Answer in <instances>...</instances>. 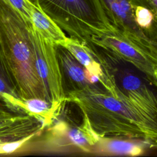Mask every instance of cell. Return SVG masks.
Here are the masks:
<instances>
[{"label":"cell","mask_w":157,"mask_h":157,"mask_svg":"<svg viewBox=\"0 0 157 157\" xmlns=\"http://www.w3.org/2000/svg\"><path fill=\"white\" fill-rule=\"evenodd\" d=\"M31 26L10 3L0 0V50L17 91L21 99L48 101L35 66Z\"/></svg>","instance_id":"1"},{"label":"cell","mask_w":157,"mask_h":157,"mask_svg":"<svg viewBox=\"0 0 157 157\" xmlns=\"http://www.w3.org/2000/svg\"><path fill=\"white\" fill-rule=\"evenodd\" d=\"M84 44L113 82L117 99L143 120L152 142H157V86L112 50L92 41Z\"/></svg>","instance_id":"2"},{"label":"cell","mask_w":157,"mask_h":157,"mask_svg":"<svg viewBox=\"0 0 157 157\" xmlns=\"http://www.w3.org/2000/svg\"><path fill=\"white\" fill-rule=\"evenodd\" d=\"M65 100L79 108L99 138L118 137L152 142L143 120L109 93L78 91L67 94Z\"/></svg>","instance_id":"3"},{"label":"cell","mask_w":157,"mask_h":157,"mask_svg":"<svg viewBox=\"0 0 157 157\" xmlns=\"http://www.w3.org/2000/svg\"><path fill=\"white\" fill-rule=\"evenodd\" d=\"M37 5L69 37L82 42L115 33L99 0H37Z\"/></svg>","instance_id":"4"},{"label":"cell","mask_w":157,"mask_h":157,"mask_svg":"<svg viewBox=\"0 0 157 157\" xmlns=\"http://www.w3.org/2000/svg\"><path fill=\"white\" fill-rule=\"evenodd\" d=\"M31 36L38 75L45 90L48 100L61 108L66 103L61 75L56 56V45L42 36L32 25Z\"/></svg>","instance_id":"5"},{"label":"cell","mask_w":157,"mask_h":157,"mask_svg":"<svg viewBox=\"0 0 157 157\" xmlns=\"http://www.w3.org/2000/svg\"><path fill=\"white\" fill-rule=\"evenodd\" d=\"M101 8L115 31L124 39L144 48L157 51L137 26L132 10L131 0H99Z\"/></svg>","instance_id":"6"},{"label":"cell","mask_w":157,"mask_h":157,"mask_svg":"<svg viewBox=\"0 0 157 157\" xmlns=\"http://www.w3.org/2000/svg\"><path fill=\"white\" fill-rule=\"evenodd\" d=\"M92 42L117 53L157 86V51L140 47L115 33L105 35Z\"/></svg>","instance_id":"7"},{"label":"cell","mask_w":157,"mask_h":157,"mask_svg":"<svg viewBox=\"0 0 157 157\" xmlns=\"http://www.w3.org/2000/svg\"><path fill=\"white\" fill-rule=\"evenodd\" d=\"M48 128L50 133L48 139L58 148H71L91 153L99 140L83 114L82 123L80 125H75L64 120H58L56 118Z\"/></svg>","instance_id":"8"},{"label":"cell","mask_w":157,"mask_h":157,"mask_svg":"<svg viewBox=\"0 0 157 157\" xmlns=\"http://www.w3.org/2000/svg\"><path fill=\"white\" fill-rule=\"evenodd\" d=\"M56 52L65 99L71 93L83 90L109 93L99 77L91 74L65 47L56 45Z\"/></svg>","instance_id":"9"},{"label":"cell","mask_w":157,"mask_h":157,"mask_svg":"<svg viewBox=\"0 0 157 157\" xmlns=\"http://www.w3.org/2000/svg\"><path fill=\"white\" fill-rule=\"evenodd\" d=\"M42 121L15 109L0 116V144L10 142L25 138H33L45 129Z\"/></svg>","instance_id":"10"},{"label":"cell","mask_w":157,"mask_h":157,"mask_svg":"<svg viewBox=\"0 0 157 157\" xmlns=\"http://www.w3.org/2000/svg\"><path fill=\"white\" fill-rule=\"evenodd\" d=\"M61 46L65 47L91 74L98 77L104 88L112 96L117 98L113 82L105 73L100 62L83 42L67 37Z\"/></svg>","instance_id":"11"},{"label":"cell","mask_w":157,"mask_h":157,"mask_svg":"<svg viewBox=\"0 0 157 157\" xmlns=\"http://www.w3.org/2000/svg\"><path fill=\"white\" fill-rule=\"evenodd\" d=\"M131 4L137 26L157 47V9L148 0H131Z\"/></svg>","instance_id":"12"},{"label":"cell","mask_w":157,"mask_h":157,"mask_svg":"<svg viewBox=\"0 0 157 157\" xmlns=\"http://www.w3.org/2000/svg\"><path fill=\"white\" fill-rule=\"evenodd\" d=\"M16 107L42 121L45 128L52 124L63 108L57 107L47 100L40 98L20 99L16 103Z\"/></svg>","instance_id":"13"},{"label":"cell","mask_w":157,"mask_h":157,"mask_svg":"<svg viewBox=\"0 0 157 157\" xmlns=\"http://www.w3.org/2000/svg\"><path fill=\"white\" fill-rule=\"evenodd\" d=\"M31 22L37 31L55 45H62L67 37L50 17L33 3L31 6Z\"/></svg>","instance_id":"14"},{"label":"cell","mask_w":157,"mask_h":157,"mask_svg":"<svg viewBox=\"0 0 157 157\" xmlns=\"http://www.w3.org/2000/svg\"><path fill=\"white\" fill-rule=\"evenodd\" d=\"M96 152L105 155L139 156L144 152V146L128 139L101 137L95 145Z\"/></svg>","instance_id":"15"},{"label":"cell","mask_w":157,"mask_h":157,"mask_svg":"<svg viewBox=\"0 0 157 157\" xmlns=\"http://www.w3.org/2000/svg\"><path fill=\"white\" fill-rule=\"evenodd\" d=\"M0 98L9 105L16 107L20 97L7 70L0 50Z\"/></svg>","instance_id":"16"},{"label":"cell","mask_w":157,"mask_h":157,"mask_svg":"<svg viewBox=\"0 0 157 157\" xmlns=\"http://www.w3.org/2000/svg\"><path fill=\"white\" fill-rule=\"evenodd\" d=\"M22 15L31 22V6L32 2L29 0H6Z\"/></svg>","instance_id":"17"},{"label":"cell","mask_w":157,"mask_h":157,"mask_svg":"<svg viewBox=\"0 0 157 157\" xmlns=\"http://www.w3.org/2000/svg\"><path fill=\"white\" fill-rule=\"evenodd\" d=\"M31 139V137H28L17 141L1 143L0 144V154L13 153Z\"/></svg>","instance_id":"18"},{"label":"cell","mask_w":157,"mask_h":157,"mask_svg":"<svg viewBox=\"0 0 157 157\" xmlns=\"http://www.w3.org/2000/svg\"><path fill=\"white\" fill-rule=\"evenodd\" d=\"M152 4L153 6L157 9V0H148Z\"/></svg>","instance_id":"19"},{"label":"cell","mask_w":157,"mask_h":157,"mask_svg":"<svg viewBox=\"0 0 157 157\" xmlns=\"http://www.w3.org/2000/svg\"><path fill=\"white\" fill-rule=\"evenodd\" d=\"M29 1H31L32 3L34 4L36 6H37V0H29Z\"/></svg>","instance_id":"20"}]
</instances>
